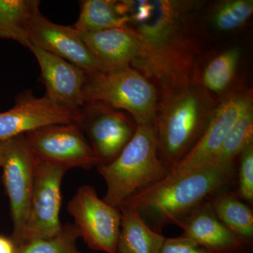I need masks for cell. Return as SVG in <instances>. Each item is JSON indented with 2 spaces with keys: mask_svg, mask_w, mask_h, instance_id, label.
Segmentation results:
<instances>
[{
  "mask_svg": "<svg viewBox=\"0 0 253 253\" xmlns=\"http://www.w3.org/2000/svg\"><path fill=\"white\" fill-rule=\"evenodd\" d=\"M40 4L37 0H0V38L13 40L28 48V21Z\"/></svg>",
  "mask_w": 253,
  "mask_h": 253,
  "instance_id": "21",
  "label": "cell"
},
{
  "mask_svg": "<svg viewBox=\"0 0 253 253\" xmlns=\"http://www.w3.org/2000/svg\"><path fill=\"white\" fill-rule=\"evenodd\" d=\"M253 108L252 89L244 87L218 102L204 132L192 149L169 171L167 179L177 177L211 163L231 128L248 110Z\"/></svg>",
  "mask_w": 253,
  "mask_h": 253,
  "instance_id": "6",
  "label": "cell"
},
{
  "mask_svg": "<svg viewBox=\"0 0 253 253\" xmlns=\"http://www.w3.org/2000/svg\"></svg>",
  "mask_w": 253,
  "mask_h": 253,
  "instance_id": "29",
  "label": "cell"
},
{
  "mask_svg": "<svg viewBox=\"0 0 253 253\" xmlns=\"http://www.w3.org/2000/svg\"><path fill=\"white\" fill-rule=\"evenodd\" d=\"M153 128L160 160L170 170L192 149L217 103L192 77L161 90Z\"/></svg>",
  "mask_w": 253,
  "mask_h": 253,
  "instance_id": "2",
  "label": "cell"
},
{
  "mask_svg": "<svg viewBox=\"0 0 253 253\" xmlns=\"http://www.w3.org/2000/svg\"><path fill=\"white\" fill-rule=\"evenodd\" d=\"M81 34L94 56L98 71L131 67L140 56L139 38L129 26Z\"/></svg>",
  "mask_w": 253,
  "mask_h": 253,
  "instance_id": "15",
  "label": "cell"
},
{
  "mask_svg": "<svg viewBox=\"0 0 253 253\" xmlns=\"http://www.w3.org/2000/svg\"><path fill=\"white\" fill-rule=\"evenodd\" d=\"M159 253H212L203 246L181 235L176 238H166Z\"/></svg>",
  "mask_w": 253,
  "mask_h": 253,
  "instance_id": "26",
  "label": "cell"
},
{
  "mask_svg": "<svg viewBox=\"0 0 253 253\" xmlns=\"http://www.w3.org/2000/svg\"><path fill=\"white\" fill-rule=\"evenodd\" d=\"M182 235L194 240L212 253H240L246 242L216 216L209 201H204L176 223Z\"/></svg>",
  "mask_w": 253,
  "mask_h": 253,
  "instance_id": "16",
  "label": "cell"
},
{
  "mask_svg": "<svg viewBox=\"0 0 253 253\" xmlns=\"http://www.w3.org/2000/svg\"><path fill=\"white\" fill-rule=\"evenodd\" d=\"M235 176V162H211L177 177L165 178L124 204L134 206L151 229L161 233L165 226L176 224Z\"/></svg>",
  "mask_w": 253,
  "mask_h": 253,
  "instance_id": "3",
  "label": "cell"
},
{
  "mask_svg": "<svg viewBox=\"0 0 253 253\" xmlns=\"http://www.w3.org/2000/svg\"><path fill=\"white\" fill-rule=\"evenodd\" d=\"M68 212L75 220L81 237L89 249L117 253L121 225L119 208L99 199L92 186L84 185L68 204Z\"/></svg>",
  "mask_w": 253,
  "mask_h": 253,
  "instance_id": "10",
  "label": "cell"
},
{
  "mask_svg": "<svg viewBox=\"0 0 253 253\" xmlns=\"http://www.w3.org/2000/svg\"><path fill=\"white\" fill-rule=\"evenodd\" d=\"M253 144V108H251L231 128L217 155L211 162H235V158Z\"/></svg>",
  "mask_w": 253,
  "mask_h": 253,
  "instance_id": "23",
  "label": "cell"
},
{
  "mask_svg": "<svg viewBox=\"0 0 253 253\" xmlns=\"http://www.w3.org/2000/svg\"><path fill=\"white\" fill-rule=\"evenodd\" d=\"M106 181L104 199L119 208L143 190L168 176L169 170L160 160L153 126H139L132 139L114 161L96 166Z\"/></svg>",
  "mask_w": 253,
  "mask_h": 253,
  "instance_id": "4",
  "label": "cell"
},
{
  "mask_svg": "<svg viewBox=\"0 0 253 253\" xmlns=\"http://www.w3.org/2000/svg\"><path fill=\"white\" fill-rule=\"evenodd\" d=\"M84 96L127 112L137 126H153L159 99L154 83L132 67L87 73Z\"/></svg>",
  "mask_w": 253,
  "mask_h": 253,
  "instance_id": "5",
  "label": "cell"
},
{
  "mask_svg": "<svg viewBox=\"0 0 253 253\" xmlns=\"http://www.w3.org/2000/svg\"><path fill=\"white\" fill-rule=\"evenodd\" d=\"M37 158L26 135L4 141L1 167L14 224L13 242L18 246L27 221L34 183Z\"/></svg>",
  "mask_w": 253,
  "mask_h": 253,
  "instance_id": "8",
  "label": "cell"
},
{
  "mask_svg": "<svg viewBox=\"0 0 253 253\" xmlns=\"http://www.w3.org/2000/svg\"><path fill=\"white\" fill-rule=\"evenodd\" d=\"M79 237V231L75 224H66L57 235L21 245L16 247L15 253H81L77 247Z\"/></svg>",
  "mask_w": 253,
  "mask_h": 253,
  "instance_id": "24",
  "label": "cell"
},
{
  "mask_svg": "<svg viewBox=\"0 0 253 253\" xmlns=\"http://www.w3.org/2000/svg\"><path fill=\"white\" fill-rule=\"evenodd\" d=\"M41 70V81L46 88V96L56 104L79 111L86 104L84 88L86 73L75 66L52 54L31 45Z\"/></svg>",
  "mask_w": 253,
  "mask_h": 253,
  "instance_id": "14",
  "label": "cell"
},
{
  "mask_svg": "<svg viewBox=\"0 0 253 253\" xmlns=\"http://www.w3.org/2000/svg\"><path fill=\"white\" fill-rule=\"evenodd\" d=\"M253 14V0H225L213 6L209 22L215 31L229 33L244 26Z\"/></svg>",
  "mask_w": 253,
  "mask_h": 253,
  "instance_id": "22",
  "label": "cell"
},
{
  "mask_svg": "<svg viewBox=\"0 0 253 253\" xmlns=\"http://www.w3.org/2000/svg\"><path fill=\"white\" fill-rule=\"evenodd\" d=\"M25 135L33 154L41 161L66 169H89L98 166L85 134L76 123L43 126Z\"/></svg>",
  "mask_w": 253,
  "mask_h": 253,
  "instance_id": "11",
  "label": "cell"
},
{
  "mask_svg": "<svg viewBox=\"0 0 253 253\" xmlns=\"http://www.w3.org/2000/svg\"><path fill=\"white\" fill-rule=\"evenodd\" d=\"M67 170L37 158L27 221L18 246L34 240L49 239L61 231V184Z\"/></svg>",
  "mask_w": 253,
  "mask_h": 253,
  "instance_id": "7",
  "label": "cell"
},
{
  "mask_svg": "<svg viewBox=\"0 0 253 253\" xmlns=\"http://www.w3.org/2000/svg\"><path fill=\"white\" fill-rule=\"evenodd\" d=\"M239 195L249 204L253 202V144L240 154Z\"/></svg>",
  "mask_w": 253,
  "mask_h": 253,
  "instance_id": "25",
  "label": "cell"
},
{
  "mask_svg": "<svg viewBox=\"0 0 253 253\" xmlns=\"http://www.w3.org/2000/svg\"><path fill=\"white\" fill-rule=\"evenodd\" d=\"M79 112L63 107L46 96L37 97L28 89L18 95L14 107L0 113V141L51 125L77 124Z\"/></svg>",
  "mask_w": 253,
  "mask_h": 253,
  "instance_id": "12",
  "label": "cell"
},
{
  "mask_svg": "<svg viewBox=\"0 0 253 253\" xmlns=\"http://www.w3.org/2000/svg\"><path fill=\"white\" fill-rule=\"evenodd\" d=\"M216 216L249 246L253 239L252 209L235 194L221 192L209 201Z\"/></svg>",
  "mask_w": 253,
  "mask_h": 253,
  "instance_id": "20",
  "label": "cell"
},
{
  "mask_svg": "<svg viewBox=\"0 0 253 253\" xmlns=\"http://www.w3.org/2000/svg\"><path fill=\"white\" fill-rule=\"evenodd\" d=\"M141 52L131 64L160 90L194 76L201 50L196 0H124Z\"/></svg>",
  "mask_w": 253,
  "mask_h": 253,
  "instance_id": "1",
  "label": "cell"
},
{
  "mask_svg": "<svg viewBox=\"0 0 253 253\" xmlns=\"http://www.w3.org/2000/svg\"><path fill=\"white\" fill-rule=\"evenodd\" d=\"M27 36L30 46L62 58L86 73L97 71L94 56L81 33L73 26L51 22L41 14L40 9L35 11L28 21Z\"/></svg>",
  "mask_w": 253,
  "mask_h": 253,
  "instance_id": "13",
  "label": "cell"
},
{
  "mask_svg": "<svg viewBox=\"0 0 253 253\" xmlns=\"http://www.w3.org/2000/svg\"><path fill=\"white\" fill-rule=\"evenodd\" d=\"M79 17L73 27L81 33L126 27L129 17L124 1L83 0Z\"/></svg>",
  "mask_w": 253,
  "mask_h": 253,
  "instance_id": "19",
  "label": "cell"
},
{
  "mask_svg": "<svg viewBox=\"0 0 253 253\" xmlns=\"http://www.w3.org/2000/svg\"><path fill=\"white\" fill-rule=\"evenodd\" d=\"M77 124L86 134L98 166L112 162L132 139L137 126L125 111L103 103H86Z\"/></svg>",
  "mask_w": 253,
  "mask_h": 253,
  "instance_id": "9",
  "label": "cell"
},
{
  "mask_svg": "<svg viewBox=\"0 0 253 253\" xmlns=\"http://www.w3.org/2000/svg\"><path fill=\"white\" fill-rule=\"evenodd\" d=\"M16 246L12 240L0 236V253H15Z\"/></svg>",
  "mask_w": 253,
  "mask_h": 253,
  "instance_id": "27",
  "label": "cell"
},
{
  "mask_svg": "<svg viewBox=\"0 0 253 253\" xmlns=\"http://www.w3.org/2000/svg\"><path fill=\"white\" fill-rule=\"evenodd\" d=\"M4 141H0V166H1V158H2L3 146H4Z\"/></svg>",
  "mask_w": 253,
  "mask_h": 253,
  "instance_id": "28",
  "label": "cell"
},
{
  "mask_svg": "<svg viewBox=\"0 0 253 253\" xmlns=\"http://www.w3.org/2000/svg\"><path fill=\"white\" fill-rule=\"evenodd\" d=\"M120 210L121 225L117 253H159L166 237L151 229L134 206L124 204Z\"/></svg>",
  "mask_w": 253,
  "mask_h": 253,
  "instance_id": "18",
  "label": "cell"
},
{
  "mask_svg": "<svg viewBox=\"0 0 253 253\" xmlns=\"http://www.w3.org/2000/svg\"><path fill=\"white\" fill-rule=\"evenodd\" d=\"M241 59V48L232 46L213 56L201 69L196 68V79L214 101L217 96L220 101L241 88L236 87Z\"/></svg>",
  "mask_w": 253,
  "mask_h": 253,
  "instance_id": "17",
  "label": "cell"
}]
</instances>
